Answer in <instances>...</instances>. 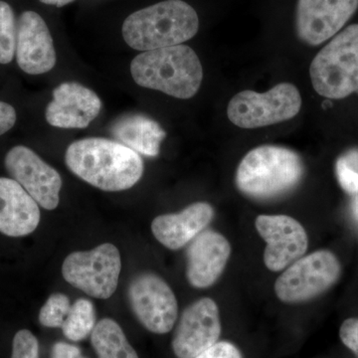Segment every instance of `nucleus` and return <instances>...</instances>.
<instances>
[{
  "instance_id": "obj_27",
  "label": "nucleus",
  "mask_w": 358,
  "mask_h": 358,
  "mask_svg": "<svg viewBox=\"0 0 358 358\" xmlns=\"http://www.w3.org/2000/svg\"><path fill=\"white\" fill-rule=\"evenodd\" d=\"M195 358H243L239 348L228 341H217Z\"/></svg>"
},
{
  "instance_id": "obj_6",
  "label": "nucleus",
  "mask_w": 358,
  "mask_h": 358,
  "mask_svg": "<svg viewBox=\"0 0 358 358\" xmlns=\"http://www.w3.org/2000/svg\"><path fill=\"white\" fill-rule=\"evenodd\" d=\"M301 96L293 84L281 83L266 93L243 91L231 99L228 119L241 129H258L293 119L300 113Z\"/></svg>"
},
{
  "instance_id": "obj_22",
  "label": "nucleus",
  "mask_w": 358,
  "mask_h": 358,
  "mask_svg": "<svg viewBox=\"0 0 358 358\" xmlns=\"http://www.w3.org/2000/svg\"><path fill=\"white\" fill-rule=\"evenodd\" d=\"M17 26L13 8L0 1V64H9L16 52Z\"/></svg>"
},
{
  "instance_id": "obj_4",
  "label": "nucleus",
  "mask_w": 358,
  "mask_h": 358,
  "mask_svg": "<svg viewBox=\"0 0 358 358\" xmlns=\"http://www.w3.org/2000/svg\"><path fill=\"white\" fill-rule=\"evenodd\" d=\"M303 176V162L296 152L278 145H262L250 150L240 162L236 185L252 199H275L294 189Z\"/></svg>"
},
{
  "instance_id": "obj_9",
  "label": "nucleus",
  "mask_w": 358,
  "mask_h": 358,
  "mask_svg": "<svg viewBox=\"0 0 358 358\" xmlns=\"http://www.w3.org/2000/svg\"><path fill=\"white\" fill-rule=\"evenodd\" d=\"M129 300L136 319L148 331L164 334L173 329L178 315V300L159 275L143 273L134 278Z\"/></svg>"
},
{
  "instance_id": "obj_29",
  "label": "nucleus",
  "mask_w": 358,
  "mask_h": 358,
  "mask_svg": "<svg viewBox=\"0 0 358 358\" xmlns=\"http://www.w3.org/2000/svg\"><path fill=\"white\" fill-rule=\"evenodd\" d=\"M51 358H87L78 346L66 343H57L52 348Z\"/></svg>"
},
{
  "instance_id": "obj_17",
  "label": "nucleus",
  "mask_w": 358,
  "mask_h": 358,
  "mask_svg": "<svg viewBox=\"0 0 358 358\" xmlns=\"http://www.w3.org/2000/svg\"><path fill=\"white\" fill-rule=\"evenodd\" d=\"M40 222L39 205L13 178H0V233L9 237L31 234Z\"/></svg>"
},
{
  "instance_id": "obj_11",
  "label": "nucleus",
  "mask_w": 358,
  "mask_h": 358,
  "mask_svg": "<svg viewBox=\"0 0 358 358\" xmlns=\"http://www.w3.org/2000/svg\"><path fill=\"white\" fill-rule=\"evenodd\" d=\"M357 9L358 0H298L296 34L303 43L319 46L341 32Z\"/></svg>"
},
{
  "instance_id": "obj_18",
  "label": "nucleus",
  "mask_w": 358,
  "mask_h": 358,
  "mask_svg": "<svg viewBox=\"0 0 358 358\" xmlns=\"http://www.w3.org/2000/svg\"><path fill=\"white\" fill-rule=\"evenodd\" d=\"M213 217L210 204L196 202L178 213L157 216L152 223V234L166 248L181 249L203 232Z\"/></svg>"
},
{
  "instance_id": "obj_14",
  "label": "nucleus",
  "mask_w": 358,
  "mask_h": 358,
  "mask_svg": "<svg viewBox=\"0 0 358 358\" xmlns=\"http://www.w3.org/2000/svg\"><path fill=\"white\" fill-rule=\"evenodd\" d=\"M102 109L95 92L76 82H66L54 89L53 100L47 106L46 121L61 129H85Z\"/></svg>"
},
{
  "instance_id": "obj_12",
  "label": "nucleus",
  "mask_w": 358,
  "mask_h": 358,
  "mask_svg": "<svg viewBox=\"0 0 358 358\" xmlns=\"http://www.w3.org/2000/svg\"><path fill=\"white\" fill-rule=\"evenodd\" d=\"M221 334L217 303L203 298L185 308L173 338V350L178 358H195L217 343Z\"/></svg>"
},
{
  "instance_id": "obj_25",
  "label": "nucleus",
  "mask_w": 358,
  "mask_h": 358,
  "mask_svg": "<svg viewBox=\"0 0 358 358\" xmlns=\"http://www.w3.org/2000/svg\"><path fill=\"white\" fill-rule=\"evenodd\" d=\"M11 358H40L39 343L31 331L21 329L16 333L13 341Z\"/></svg>"
},
{
  "instance_id": "obj_30",
  "label": "nucleus",
  "mask_w": 358,
  "mask_h": 358,
  "mask_svg": "<svg viewBox=\"0 0 358 358\" xmlns=\"http://www.w3.org/2000/svg\"><path fill=\"white\" fill-rule=\"evenodd\" d=\"M42 3L48 4V6H54L57 7H62L67 6L74 0H40Z\"/></svg>"
},
{
  "instance_id": "obj_8",
  "label": "nucleus",
  "mask_w": 358,
  "mask_h": 358,
  "mask_svg": "<svg viewBox=\"0 0 358 358\" xmlns=\"http://www.w3.org/2000/svg\"><path fill=\"white\" fill-rule=\"evenodd\" d=\"M341 274L338 257L320 250L291 264L275 281V294L285 303L312 300L331 288Z\"/></svg>"
},
{
  "instance_id": "obj_19",
  "label": "nucleus",
  "mask_w": 358,
  "mask_h": 358,
  "mask_svg": "<svg viewBox=\"0 0 358 358\" xmlns=\"http://www.w3.org/2000/svg\"><path fill=\"white\" fill-rule=\"evenodd\" d=\"M113 136L138 154L157 157L166 133L159 122L143 115H128L117 120L110 128Z\"/></svg>"
},
{
  "instance_id": "obj_26",
  "label": "nucleus",
  "mask_w": 358,
  "mask_h": 358,
  "mask_svg": "<svg viewBox=\"0 0 358 358\" xmlns=\"http://www.w3.org/2000/svg\"><path fill=\"white\" fill-rule=\"evenodd\" d=\"M339 338L341 343L352 350L358 357V319L350 317L345 320L339 329Z\"/></svg>"
},
{
  "instance_id": "obj_31",
  "label": "nucleus",
  "mask_w": 358,
  "mask_h": 358,
  "mask_svg": "<svg viewBox=\"0 0 358 358\" xmlns=\"http://www.w3.org/2000/svg\"><path fill=\"white\" fill-rule=\"evenodd\" d=\"M352 209L355 215H357V217L358 218V194H357V197H355V200L353 201Z\"/></svg>"
},
{
  "instance_id": "obj_3",
  "label": "nucleus",
  "mask_w": 358,
  "mask_h": 358,
  "mask_svg": "<svg viewBox=\"0 0 358 358\" xmlns=\"http://www.w3.org/2000/svg\"><path fill=\"white\" fill-rule=\"evenodd\" d=\"M131 73L138 86L182 100L196 95L203 80L199 56L182 44L143 52L131 62Z\"/></svg>"
},
{
  "instance_id": "obj_1",
  "label": "nucleus",
  "mask_w": 358,
  "mask_h": 358,
  "mask_svg": "<svg viewBox=\"0 0 358 358\" xmlns=\"http://www.w3.org/2000/svg\"><path fill=\"white\" fill-rule=\"evenodd\" d=\"M65 162L78 178L103 192L129 189L143 173V162L138 152L103 138H83L71 143Z\"/></svg>"
},
{
  "instance_id": "obj_10",
  "label": "nucleus",
  "mask_w": 358,
  "mask_h": 358,
  "mask_svg": "<svg viewBox=\"0 0 358 358\" xmlns=\"http://www.w3.org/2000/svg\"><path fill=\"white\" fill-rule=\"evenodd\" d=\"M4 164L11 178L17 181L40 206L47 210L57 208L62 178L55 169L24 145L11 148L7 152Z\"/></svg>"
},
{
  "instance_id": "obj_2",
  "label": "nucleus",
  "mask_w": 358,
  "mask_h": 358,
  "mask_svg": "<svg viewBox=\"0 0 358 358\" xmlns=\"http://www.w3.org/2000/svg\"><path fill=\"white\" fill-rule=\"evenodd\" d=\"M199 29V15L192 6L166 0L131 14L122 24V37L134 50L145 52L181 45Z\"/></svg>"
},
{
  "instance_id": "obj_20",
  "label": "nucleus",
  "mask_w": 358,
  "mask_h": 358,
  "mask_svg": "<svg viewBox=\"0 0 358 358\" xmlns=\"http://www.w3.org/2000/svg\"><path fill=\"white\" fill-rule=\"evenodd\" d=\"M91 343L98 358H138L122 327L112 319H103L96 324Z\"/></svg>"
},
{
  "instance_id": "obj_24",
  "label": "nucleus",
  "mask_w": 358,
  "mask_h": 358,
  "mask_svg": "<svg viewBox=\"0 0 358 358\" xmlns=\"http://www.w3.org/2000/svg\"><path fill=\"white\" fill-rule=\"evenodd\" d=\"M71 306L69 298L66 294H51L40 310V324L50 329H61L70 312Z\"/></svg>"
},
{
  "instance_id": "obj_7",
  "label": "nucleus",
  "mask_w": 358,
  "mask_h": 358,
  "mask_svg": "<svg viewBox=\"0 0 358 358\" xmlns=\"http://www.w3.org/2000/svg\"><path fill=\"white\" fill-rule=\"evenodd\" d=\"M121 268L119 250L106 243L91 251L71 253L63 263L62 275L75 288L93 298L107 300L117 289Z\"/></svg>"
},
{
  "instance_id": "obj_15",
  "label": "nucleus",
  "mask_w": 358,
  "mask_h": 358,
  "mask_svg": "<svg viewBox=\"0 0 358 358\" xmlns=\"http://www.w3.org/2000/svg\"><path fill=\"white\" fill-rule=\"evenodd\" d=\"M15 55L18 66L26 74H44L56 64V51L48 26L34 11L21 14Z\"/></svg>"
},
{
  "instance_id": "obj_28",
  "label": "nucleus",
  "mask_w": 358,
  "mask_h": 358,
  "mask_svg": "<svg viewBox=\"0 0 358 358\" xmlns=\"http://www.w3.org/2000/svg\"><path fill=\"white\" fill-rule=\"evenodd\" d=\"M16 117V110L13 106L0 101V136L13 128Z\"/></svg>"
},
{
  "instance_id": "obj_13",
  "label": "nucleus",
  "mask_w": 358,
  "mask_h": 358,
  "mask_svg": "<svg viewBox=\"0 0 358 358\" xmlns=\"http://www.w3.org/2000/svg\"><path fill=\"white\" fill-rule=\"evenodd\" d=\"M256 229L267 243L264 252L266 267L279 272L305 255L308 237L299 221L288 215H260Z\"/></svg>"
},
{
  "instance_id": "obj_16",
  "label": "nucleus",
  "mask_w": 358,
  "mask_h": 358,
  "mask_svg": "<svg viewBox=\"0 0 358 358\" xmlns=\"http://www.w3.org/2000/svg\"><path fill=\"white\" fill-rule=\"evenodd\" d=\"M231 254L228 240L215 231H203L187 249L188 282L194 288L212 286L222 274Z\"/></svg>"
},
{
  "instance_id": "obj_21",
  "label": "nucleus",
  "mask_w": 358,
  "mask_h": 358,
  "mask_svg": "<svg viewBox=\"0 0 358 358\" xmlns=\"http://www.w3.org/2000/svg\"><path fill=\"white\" fill-rule=\"evenodd\" d=\"M95 327L96 313L93 303L86 299H79L71 306L61 329L70 341H80L88 338Z\"/></svg>"
},
{
  "instance_id": "obj_5",
  "label": "nucleus",
  "mask_w": 358,
  "mask_h": 358,
  "mask_svg": "<svg viewBox=\"0 0 358 358\" xmlns=\"http://www.w3.org/2000/svg\"><path fill=\"white\" fill-rule=\"evenodd\" d=\"M310 81L319 95L341 100L358 92V24L348 26L313 58Z\"/></svg>"
},
{
  "instance_id": "obj_23",
  "label": "nucleus",
  "mask_w": 358,
  "mask_h": 358,
  "mask_svg": "<svg viewBox=\"0 0 358 358\" xmlns=\"http://www.w3.org/2000/svg\"><path fill=\"white\" fill-rule=\"evenodd\" d=\"M336 176L346 193L358 194V148H352L339 155L336 162Z\"/></svg>"
}]
</instances>
